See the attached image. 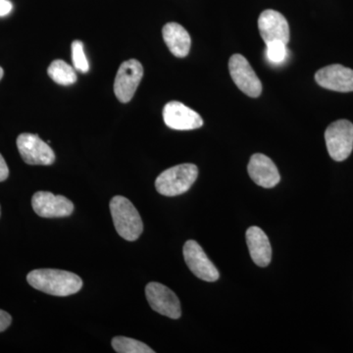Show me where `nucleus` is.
Here are the masks:
<instances>
[{"instance_id": "obj_1", "label": "nucleus", "mask_w": 353, "mask_h": 353, "mask_svg": "<svg viewBox=\"0 0 353 353\" xmlns=\"http://www.w3.org/2000/svg\"><path fill=\"white\" fill-rule=\"evenodd\" d=\"M27 281L34 289L55 296H68L82 289L83 281L76 274L57 269L30 272Z\"/></svg>"}, {"instance_id": "obj_2", "label": "nucleus", "mask_w": 353, "mask_h": 353, "mask_svg": "<svg viewBox=\"0 0 353 353\" xmlns=\"http://www.w3.org/2000/svg\"><path fill=\"white\" fill-rule=\"evenodd\" d=\"M110 211L116 231L124 240L134 241L143 234L141 215L126 197L114 196L110 201Z\"/></svg>"}, {"instance_id": "obj_3", "label": "nucleus", "mask_w": 353, "mask_h": 353, "mask_svg": "<svg viewBox=\"0 0 353 353\" xmlns=\"http://www.w3.org/2000/svg\"><path fill=\"white\" fill-rule=\"evenodd\" d=\"M199 176L194 164L176 165L162 172L155 181V188L165 196H176L185 194L192 188Z\"/></svg>"}, {"instance_id": "obj_4", "label": "nucleus", "mask_w": 353, "mask_h": 353, "mask_svg": "<svg viewBox=\"0 0 353 353\" xmlns=\"http://www.w3.org/2000/svg\"><path fill=\"white\" fill-rule=\"evenodd\" d=\"M327 150L334 161H343L353 150V124L347 120L332 123L325 132Z\"/></svg>"}, {"instance_id": "obj_5", "label": "nucleus", "mask_w": 353, "mask_h": 353, "mask_svg": "<svg viewBox=\"0 0 353 353\" xmlns=\"http://www.w3.org/2000/svg\"><path fill=\"white\" fill-rule=\"evenodd\" d=\"M229 70L236 85L243 94L250 97H259L262 92V83L245 57L234 54L229 60Z\"/></svg>"}, {"instance_id": "obj_6", "label": "nucleus", "mask_w": 353, "mask_h": 353, "mask_svg": "<svg viewBox=\"0 0 353 353\" xmlns=\"http://www.w3.org/2000/svg\"><path fill=\"white\" fill-rule=\"evenodd\" d=\"M143 76V65L137 59L123 62L114 82V92L123 103L132 99Z\"/></svg>"}, {"instance_id": "obj_7", "label": "nucleus", "mask_w": 353, "mask_h": 353, "mask_svg": "<svg viewBox=\"0 0 353 353\" xmlns=\"http://www.w3.org/2000/svg\"><path fill=\"white\" fill-rule=\"evenodd\" d=\"M145 296L150 307L159 314L179 319L182 315L181 303L175 292L159 283H150L145 288Z\"/></svg>"}, {"instance_id": "obj_8", "label": "nucleus", "mask_w": 353, "mask_h": 353, "mask_svg": "<svg viewBox=\"0 0 353 353\" xmlns=\"http://www.w3.org/2000/svg\"><path fill=\"white\" fill-rule=\"evenodd\" d=\"M17 148L21 157L30 165H51L54 163L55 154L48 143H44L38 134H21L17 139Z\"/></svg>"}, {"instance_id": "obj_9", "label": "nucleus", "mask_w": 353, "mask_h": 353, "mask_svg": "<svg viewBox=\"0 0 353 353\" xmlns=\"http://www.w3.org/2000/svg\"><path fill=\"white\" fill-rule=\"evenodd\" d=\"M183 253L185 264L197 278L205 282H215L219 279V271L196 241H188Z\"/></svg>"}, {"instance_id": "obj_10", "label": "nucleus", "mask_w": 353, "mask_h": 353, "mask_svg": "<svg viewBox=\"0 0 353 353\" xmlns=\"http://www.w3.org/2000/svg\"><path fill=\"white\" fill-rule=\"evenodd\" d=\"M34 212L43 218L68 217L74 211L73 202L50 192H38L32 199Z\"/></svg>"}, {"instance_id": "obj_11", "label": "nucleus", "mask_w": 353, "mask_h": 353, "mask_svg": "<svg viewBox=\"0 0 353 353\" xmlns=\"http://www.w3.org/2000/svg\"><path fill=\"white\" fill-rule=\"evenodd\" d=\"M163 119L167 126L176 131H190L203 125L199 113L179 101H170L164 106Z\"/></svg>"}, {"instance_id": "obj_12", "label": "nucleus", "mask_w": 353, "mask_h": 353, "mask_svg": "<svg viewBox=\"0 0 353 353\" xmlns=\"http://www.w3.org/2000/svg\"><path fill=\"white\" fill-rule=\"evenodd\" d=\"M259 29L265 43L282 41L288 44L290 41L289 23L285 16L278 11L267 9L260 14Z\"/></svg>"}, {"instance_id": "obj_13", "label": "nucleus", "mask_w": 353, "mask_h": 353, "mask_svg": "<svg viewBox=\"0 0 353 353\" xmlns=\"http://www.w3.org/2000/svg\"><path fill=\"white\" fill-rule=\"evenodd\" d=\"M320 87L334 92H353V70L341 64L329 65L315 74Z\"/></svg>"}, {"instance_id": "obj_14", "label": "nucleus", "mask_w": 353, "mask_h": 353, "mask_svg": "<svg viewBox=\"0 0 353 353\" xmlns=\"http://www.w3.org/2000/svg\"><path fill=\"white\" fill-rule=\"evenodd\" d=\"M248 171L253 182L265 189L275 187L281 180L277 166L270 158L262 153L252 155L248 163Z\"/></svg>"}, {"instance_id": "obj_15", "label": "nucleus", "mask_w": 353, "mask_h": 353, "mask_svg": "<svg viewBox=\"0 0 353 353\" xmlns=\"http://www.w3.org/2000/svg\"><path fill=\"white\" fill-rule=\"evenodd\" d=\"M245 238L253 262L259 267L268 266L272 259V248L266 234L259 227L253 226L246 231Z\"/></svg>"}, {"instance_id": "obj_16", "label": "nucleus", "mask_w": 353, "mask_h": 353, "mask_svg": "<svg viewBox=\"0 0 353 353\" xmlns=\"http://www.w3.org/2000/svg\"><path fill=\"white\" fill-rule=\"evenodd\" d=\"M162 36L172 54L179 58H183L189 54L192 39L183 26L178 23H168L162 29Z\"/></svg>"}, {"instance_id": "obj_17", "label": "nucleus", "mask_w": 353, "mask_h": 353, "mask_svg": "<svg viewBox=\"0 0 353 353\" xmlns=\"http://www.w3.org/2000/svg\"><path fill=\"white\" fill-rule=\"evenodd\" d=\"M75 68L66 63L63 60H54L48 67V73L50 78L58 85H73L77 81Z\"/></svg>"}, {"instance_id": "obj_18", "label": "nucleus", "mask_w": 353, "mask_h": 353, "mask_svg": "<svg viewBox=\"0 0 353 353\" xmlns=\"http://www.w3.org/2000/svg\"><path fill=\"white\" fill-rule=\"evenodd\" d=\"M112 347L118 353H154V350L145 343L127 336H115L112 340Z\"/></svg>"}, {"instance_id": "obj_19", "label": "nucleus", "mask_w": 353, "mask_h": 353, "mask_svg": "<svg viewBox=\"0 0 353 353\" xmlns=\"http://www.w3.org/2000/svg\"><path fill=\"white\" fill-rule=\"evenodd\" d=\"M72 60L74 68L82 73H87L90 70L88 58L83 50V43L81 41H75L72 43Z\"/></svg>"}, {"instance_id": "obj_20", "label": "nucleus", "mask_w": 353, "mask_h": 353, "mask_svg": "<svg viewBox=\"0 0 353 353\" xmlns=\"http://www.w3.org/2000/svg\"><path fill=\"white\" fill-rule=\"evenodd\" d=\"M287 44L282 41H272L266 43V57L274 64H281L287 58Z\"/></svg>"}, {"instance_id": "obj_21", "label": "nucleus", "mask_w": 353, "mask_h": 353, "mask_svg": "<svg viewBox=\"0 0 353 353\" xmlns=\"http://www.w3.org/2000/svg\"><path fill=\"white\" fill-rule=\"evenodd\" d=\"M12 322V317L9 313L0 309V333L6 331Z\"/></svg>"}, {"instance_id": "obj_22", "label": "nucleus", "mask_w": 353, "mask_h": 353, "mask_svg": "<svg viewBox=\"0 0 353 353\" xmlns=\"http://www.w3.org/2000/svg\"><path fill=\"white\" fill-rule=\"evenodd\" d=\"M13 4L9 0H0V17H6L12 11Z\"/></svg>"}, {"instance_id": "obj_23", "label": "nucleus", "mask_w": 353, "mask_h": 353, "mask_svg": "<svg viewBox=\"0 0 353 353\" xmlns=\"http://www.w3.org/2000/svg\"><path fill=\"white\" fill-rule=\"evenodd\" d=\"M9 176V169L8 166H7L6 160H4L3 157L0 154V182H3L6 181Z\"/></svg>"}, {"instance_id": "obj_24", "label": "nucleus", "mask_w": 353, "mask_h": 353, "mask_svg": "<svg viewBox=\"0 0 353 353\" xmlns=\"http://www.w3.org/2000/svg\"><path fill=\"white\" fill-rule=\"evenodd\" d=\"M3 74H4L3 69H2L1 67H0V80H1L2 77H3Z\"/></svg>"}]
</instances>
